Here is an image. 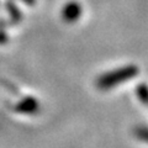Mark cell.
<instances>
[{
    "instance_id": "1",
    "label": "cell",
    "mask_w": 148,
    "mask_h": 148,
    "mask_svg": "<svg viewBox=\"0 0 148 148\" xmlns=\"http://www.w3.org/2000/svg\"><path fill=\"white\" fill-rule=\"evenodd\" d=\"M138 73H140L138 67L133 66V64H128V66L117 68L115 71L104 73L103 75H100L96 79V86L100 90H109L111 88L133 79Z\"/></svg>"
},
{
    "instance_id": "2",
    "label": "cell",
    "mask_w": 148,
    "mask_h": 148,
    "mask_svg": "<svg viewBox=\"0 0 148 148\" xmlns=\"http://www.w3.org/2000/svg\"><path fill=\"white\" fill-rule=\"evenodd\" d=\"M14 110L18 114L24 115H35L40 110V103L38 100L34 96H25L24 99L17 101L14 106Z\"/></svg>"
},
{
    "instance_id": "3",
    "label": "cell",
    "mask_w": 148,
    "mask_h": 148,
    "mask_svg": "<svg viewBox=\"0 0 148 148\" xmlns=\"http://www.w3.org/2000/svg\"><path fill=\"white\" fill-rule=\"evenodd\" d=\"M82 16V6L80 4H78L75 1L68 3L62 10V17L64 18L66 22H75L78 18Z\"/></svg>"
},
{
    "instance_id": "4",
    "label": "cell",
    "mask_w": 148,
    "mask_h": 148,
    "mask_svg": "<svg viewBox=\"0 0 148 148\" xmlns=\"http://www.w3.org/2000/svg\"><path fill=\"white\" fill-rule=\"evenodd\" d=\"M136 95H137L138 100H140L142 104L148 105V85L146 84V83H142V84L137 85Z\"/></svg>"
},
{
    "instance_id": "5",
    "label": "cell",
    "mask_w": 148,
    "mask_h": 148,
    "mask_svg": "<svg viewBox=\"0 0 148 148\" xmlns=\"http://www.w3.org/2000/svg\"><path fill=\"white\" fill-rule=\"evenodd\" d=\"M133 132H135V135H136V137L138 138V140L148 143V127H143V126L136 127Z\"/></svg>"
},
{
    "instance_id": "6",
    "label": "cell",
    "mask_w": 148,
    "mask_h": 148,
    "mask_svg": "<svg viewBox=\"0 0 148 148\" xmlns=\"http://www.w3.org/2000/svg\"><path fill=\"white\" fill-rule=\"evenodd\" d=\"M24 3H26V4H29V5H34L35 4V0H22Z\"/></svg>"
}]
</instances>
